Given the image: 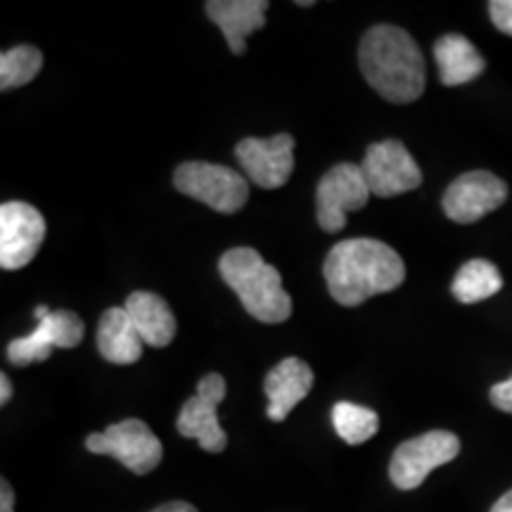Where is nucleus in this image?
Wrapping results in <instances>:
<instances>
[{
  "mask_svg": "<svg viewBox=\"0 0 512 512\" xmlns=\"http://www.w3.org/2000/svg\"><path fill=\"white\" fill-rule=\"evenodd\" d=\"M323 273L337 304L358 306L377 294L396 290L406 280V264L384 242L354 238L330 249Z\"/></svg>",
  "mask_w": 512,
  "mask_h": 512,
  "instance_id": "obj_1",
  "label": "nucleus"
},
{
  "mask_svg": "<svg viewBox=\"0 0 512 512\" xmlns=\"http://www.w3.org/2000/svg\"><path fill=\"white\" fill-rule=\"evenodd\" d=\"M358 67L370 88L394 105H408L425 93V57L406 29L377 24L358 46Z\"/></svg>",
  "mask_w": 512,
  "mask_h": 512,
  "instance_id": "obj_2",
  "label": "nucleus"
},
{
  "mask_svg": "<svg viewBox=\"0 0 512 512\" xmlns=\"http://www.w3.org/2000/svg\"><path fill=\"white\" fill-rule=\"evenodd\" d=\"M219 273L226 285L238 294L249 316L261 323H285L292 313V299L283 290L280 271L266 264L252 247L228 249L219 261Z\"/></svg>",
  "mask_w": 512,
  "mask_h": 512,
  "instance_id": "obj_3",
  "label": "nucleus"
},
{
  "mask_svg": "<svg viewBox=\"0 0 512 512\" xmlns=\"http://www.w3.org/2000/svg\"><path fill=\"white\" fill-rule=\"evenodd\" d=\"M178 192L219 214H238L249 200V181L235 169L209 162H185L174 171Z\"/></svg>",
  "mask_w": 512,
  "mask_h": 512,
  "instance_id": "obj_4",
  "label": "nucleus"
},
{
  "mask_svg": "<svg viewBox=\"0 0 512 512\" xmlns=\"http://www.w3.org/2000/svg\"><path fill=\"white\" fill-rule=\"evenodd\" d=\"M86 448L95 456H112L128 467L133 475H150L162 463L164 446L147 427V422L128 418L107 427L105 432H95L86 439Z\"/></svg>",
  "mask_w": 512,
  "mask_h": 512,
  "instance_id": "obj_5",
  "label": "nucleus"
},
{
  "mask_svg": "<svg viewBox=\"0 0 512 512\" xmlns=\"http://www.w3.org/2000/svg\"><path fill=\"white\" fill-rule=\"evenodd\" d=\"M460 453V439L453 432L432 430L420 437L403 441L396 448L392 463H389V477L396 489L413 491L430 477L437 467L451 463Z\"/></svg>",
  "mask_w": 512,
  "mask_h": 512,
  "instance_id": "obj_6",
  "label": "nucleus"
},
{
  "mask_svg": "<svg viewBox=\"0 0 512 512\" xmlns=\"http://www.w3.org/2000/svg\"><path fill=\"white\" fill-rule=\"evenodd\" d=\"M366 176H363L361 164L342 162L318 181L316 188V216L318 226L325 233H339L347 226L349 211L363 209L370 200Z\"/></svg>",
  "mask_w": 512,
  "mask_h": 512,
  "instance_id": "obj_7",
  "label": "nucleus"
},
{
  "mask_svg": "<svg viewBox=\"0 0 512 512\" xmlns=\"http://www.w3.org/2000/svg\"><path fill=\"white\" fill-rule=\"evenodd\" d=\"M226 399V380L219 373L204 375L197 382V394L183 403L176 427L185 439H195L207 453H223L228 434L219 422V403Z\"/></svg>",
  "mask_w": 512,
  "mask_h": 512,
  "instance_id": "obj_8",
  "label": "nucleus"
},
{
  "mask_svg": "<svg viewBox=\"0 0 512 512\" xmlns=\"http://www.w3.org/2000/svg\"><path fill=\"white\" fill-rule=\"evenodd\" d=\"M46 240V219L27 202H5L0 207V266L19 271L29 266Z\"/></svg>",
  "mask_w": 512,
  "mask_h": 512,
  "instance_id": "obj_9",
  "label": "nucleus"
},
{
  "mask_svg": "<svg viewBox=\"0 0 512 512\" xmlns=\"http://www.w3.org/2000/svg\"><path fill=\"white\" fill-rule=\"evenodd\" d=\"M361 169L370 192L377 197H396L422 185L420 166L399 140H382L370 145Z\"/></svg>",
  "mask_w": 512,
  "mask_h": 512,
  "instance_id": "obj_10",
  "label": "nucleus"
},
{
  "mask_svg": "<svg viewBox=\"0 0 512 512\" xmlns=\"http://www.w3.org/2000/svg\"><path fill=\"white\" fill-rule=\"evenodd\" d=\"M235 157L247 181L264 190L283 188L294 171V138L278 133L273 138H242L235 145Z\"/></svg>",
  "mask_w": 512,
  "mask_h": 512,
  "instance_id": "obj_11",
  "label": "nucleus"
},
{
  "mask_svg": "<svg viewBox=\"0 0 512 512\" xmlns=\"http://www.w3.org/2000/svg\"><path fill=\"white\" fill-rule=\"evenodd\" d=\"M508 200V185L491 171H467L448 185L444 192L446 216L456 223H475L486 214L503 207Z\"/></svg>",
  "mask_w": 512,
  "mask_h": 512,
  "instance_id": "obj_12",
  "label": "nucleus"
},
{
  "mask_svg": "<svg viewBox=\"0 0 512 512\" xmlns=\"http://www.w3.org/2000/svg\"><path fill=\"white\" fill-rule=\"evenodd\" d=\"M83 320L74 311H53L46 320L36 325V330L27 337L12 339L8 344V361L12 366L24 368L31 363L48 361L53 349H74L83 339Z\"/></svg>",
  "mask_w": 512,
  "mask_h": 512,
  "instance_id": "obj_13",
  "label": "nucleus"
},
{
  "mask_svg": "<svg viewBox=\"0 0 512 512\" xmlns=\"http://www.w3.org/2000/svg\"><path fill=\"white\" fill-rule=\"evenodd\" d=\"M268 0H209L204 10L226 36L233 55H245L247 38L264 29Z\"/></svg>",
  "mask_w": 512,
  "mask_h": 512,
  "instance_id": "obj_14",
  "label": "nucleus"
},
{
  "mask_svg": "<svg viewBox=\"0 0 512 512\" xmlns=\"http://www.w3.org/2000/svg\"><path fill=\"white\" fill-rule=\"evenodd\" d=\"M313 370L302 358H285L275 366L264 380V392L268 396V418L283 422L302 403L313 389Z\"/></svg>",
  "mask_w": 512,
  "mask_h": 512,
  "instance_id": "obj_15",
  "label": "nucleus"
},
{
  "mask_svg": "<svg viewBox=\"0 0 512 512\" xmlns=\"http://www.w3.org/2000/svg\"><path fill=\"white\" fill-rule=\"evenodd\" d=\"M143 337L124 306H112L102 313L98 323V351L114 366H131L143 356Z\"/></svg>",
  "mask_w": 512,
  "mask_h": 512,
  "instance_id": "obj_16",
  "label": "nucleus"
},
{
  "mask_svg": "<svg viewBox=\"0 0 512 512\" xmlns=\"http://www.w3.org/2000/svg\"><path fill=\"white\" fill-rule=\"evenodd\" d=\"M124 309L147 347H169L176 337V316L171 306L155 292H133Z\"/></svg>",
  "mask_w": 512,
  "mask_h": 512,
  "instance_id": "obj_17",
  "label": "nucleus"
},
{
  "mask_svg": "<svg viewBox=\"0 0 512 512\" xmlns=\"http://www.w3.org/2000/svg\"><path fill=\"white\" fill-rule=\"evenodd\" d=\"M434 60L444 86H465L484 74L486 62L479 50L460 34H446L434 43Z\"/></svg>",
  "mask_w": 512,
  "mask_h": 512,
  "instance_id": "obj_18",
  "label": "nucleus"
},
{
  "mask_svg": "<svg viewBox=\"0 0 512 512\" xmlns=\"http://www.w3.org/2000/svg\"><path fill=\"white\" fill-rule=\"evenodd\" d=\"M503 287V275L491 261L484 259H472L465 266H460V271L453 278L451 292L458 302L463 304H477L484 299L494 297L501 292Z\"/></svg>",
  "mask_w": 512,
  "mask_h": 512,
  "instance_id": "obj_19",
  "label": "nucleus"
},
{
  "mask_svg": "<svg viewBox=\"0 0 512 512\" xmlns=\"http://www.w3.org/2000/svg\"><path fill=\"white\" fill-rule=\"evenodd\" d=\"M332 425H335L339 439L347 441L351 446H358L375 437L377 430H380V418L366 406L339 401L332 408Z\"/></svg>",
  "mask_w": 512,
  "mask_h": 512,
  "instance_id": "obj_20",
  "label": "nucleus"
},
{
  "mask_svg": "<svg viewBox=\"0 0 512 512\" xmlns=\"http://www.w3.org/2000/svg\"><path fill=\"white\" fill-rule=\"evenodd\" d=\"M43 67V53L34 46H17L0 55V91L27 86Z\"/></svg>",
  "mask_w": 512,
  "mask_h": 512,
  "instance_id": "obj_21",
  "label": "nucleus"
},
{
  "mask_svg": "<svg viewBox=\"0 0 512 512\" xmlns=\"http://www.w3.org/2000/svg\"><path fill=\"white\" fill-rule=\"evenodd\" d=\"M489 15L501 34L512 36V0H491Z\"/></svg>",
  "mask_w": 512,
  "mask_h": 512,
  "instance_id": "obj_22",
  "label": "nucleus"
},
{
  "mask_svg": "<svg viewBox=\"0 0 512 512\" xmlns=\"http://www.w3.org/2000/svg\"><path fill=\"white\" fill-rule=\"evenodd\" d=\"M489 399L498 408V411L512 415V377L505 382L494 384L489 392Z\"/></svg>",
  "mask_w": 512,
  "mask_h": 512,
  "instance_id": "obj_23",
  "label": "nucleus"
},
{
  "mask_svg": "<svg viewBox=\"0 0 512 512\" xmlns=\"http://www.w3.org/2000/svg\"><path fill=\"white\" fill-rule=\"evenodd\" d=\"M0 512H15V491L8 479L0 482Z\"/></svg>",
  "mask_w": 512,
  "mask_h": 512,
  "instance_id": "obj_24",
  "label": "nucleus"
},
{
  "mask_svg": "<svg viewBox=\"0 0 512 512\" xmlns=\"http://www.w3.org/2000/svg\"><path fill=\"white\" fill-rule=\"evenodd\" d=\"M150 512H200L195 508V505L185 503V501H171V503H164L159 505V508L150 510Z\"/></svg>",
  "mask_w": 512,
  "mask_h": 512,
  "instance_id": "obj_25",
  "label": "nucleus"
},
{
  "mask_svg": "<svg viewBox=\"0 0 512 512\" xmlns=\"http://www.w3.org/2000/svg\"><path fill=\"white\" fill-rule=\"evenodd\" d=\"M12 399V382H10V377L8 375H0V403H8Z\"/></svg>",
  "mask_w": 512,
  "mask_h": 512,
  "instance_id": "obj_26",
  "label": "nucleus"
},
{
  "mask_svg": "<svg viewBox=\"0 0 512 512\" xmlns=\"http://www.w3.org/2000/svg\"><path fill=\"white\" fill-rule=\"evenodd\" d=\"M491 512H512V489L505 496L498 498L494 508H491Z\"/></svg>",
  "mask_w": 512,
  "mask_h": 512,
  "instance_id": "obj_27",
  "label": "nucleus"
},
{
  "mask_svg": "<svg viewBox=\"0 0 512 512\" xmlns=\"http://www.w3.org/2000/svg\"><path fill=\"white\" fill-rule=\"evenodd\" d=\"M50 313H53V311H50L48 306H36V309H34V318L38 320V323H41V320H46V318L50 316Z\"/></svg>",
  "mask_w": 512,
  "mask_h": 512,
  "instance_id": "obj_28",
  "label": "nucleus"
}]
</instances>
